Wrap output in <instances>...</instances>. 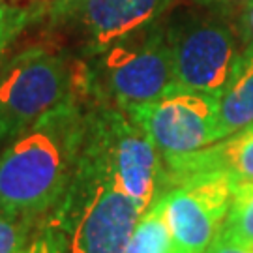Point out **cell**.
<instances>
[{
	"instance_id": "1",
	"label": "cell",
	"mask_w": 253,
	"mask_h": 253,
	"mask_svg": "<svg viewBox=\"0 0 253 253\" xmlns=\"http://www.w3.org/2000/svg\"><path fill=\"white\" fill-rule=\"evenodd\" d=\"M88 115L83 86L0 154V212L36 225L60 205L81 158Z\"/></svg>"
},
{
	"instance_id": "2",
	"label": "cell",
	"mask_w": 253,
	"mask_h": 253,
	"mask_svg": "<svg viewBox=\"0 0 253 253\" xmlns=\"http://www.w3.org/2000/svg\"><path fill=\"white\" fill-rule=\"evenodd\" d=\"M141 214L135 201L83 148L72 182L47 223L66 235L70 253H124Z\"/></svg>"
},
{
	"instance_id": "3",
	"label": "cell",
	"mask_w": 253,
	"mask_h": 253,
	"mask_svg": "<svg viewBox=\"0 0 253 253\" xmlns=\"http://www.w3.org/2000/svg\"><path fill=\"white\" fill-rule=\"evenodd\" d=\"M83 79L92 100L124 111L174 90L165 19L90 56Z\"/></svg>"
},
{
	"instance_id": "4",
	"label": "cell",
	"mask_w": 253,
	"mask_h": 253,
	"mask_svg": "<svg viewBox=\"0 0 253 253\" xmlns=\"http://www.w3.org/2000/svg\"><path fill=\"white\" fill-rule=\"evenodd\" d=\"M83 148L111 174L118 190L145 212L163 190L165 165L145 129L120 107L88 96Z\"/></svg>"
},
{
	"instance_id": "5",
	"label": "cell",
	"mask_w": 253,
	"mask_h": 253,
	"mask_svg": "<svg viewBox=\"0 0 253 253\" xmlns=\"http://www.w3.org/2000/svg\"><path fill=\"white\" fill-rule=\"evenodd\" d=\"M84 86L83 66L45 45H32L0 68V145L23 133L36 120Z\"/></svg>"
},
{
	"instance_id": "6",
	"label": "cell",
	"mask_w": 253,
	"mask_h": 253,
	"mask_svg": "<svg viewBox=\"0 0 253 253\" xmlns=\"http://www.w3.org/2000/svg\"><path fill=\"white\" fill-rule=\"evenodd\" d=\"M174 88L217 96L233 77L242 43L223 11H186L165 21Z\"/></svg>"
},
{
	"instance_id": "7",
	"label": "cell",
	"mask_w": 253,
	"mask_h": 253,
	"mask_svg": "<svg viewBox=\"0 0 253 253\" xmlns=\"http://www.w3.org/2000/svg\"><path fill=\"white\" fill-rule=\"evenodd\" d=\"M236 180L201 172L169 184L160 195L171 235L182 253H205L225 223Z\"/></svg>"
},
{
	"instance_id": "8",
	"label": "cell",
	"mask_w": 253,
	"mask_h": 253,
	"mask_svg": "<svg viewBox=\"0 0 253 253\" xmlns=\"http://www.w3.org/2000/svg\"><path fill=\"white\" fill-rule=\"evenodd\" d=\"M127 113L145 129L162 158L195 152L221 139L219 100L212 94L174 88Z\"/></svg>"
},
{
	"instance_id": "9",
	"label": "cell",
	"mask_w": 253,
	"mask_h": 253,
	"mask_svg": "<svg viewBox=\"0 0 253 253\" xmlns=\"http://www.w3.org/2000/svg\"><path fill=\"white\" fill-rule=\"evenodd\" d=\"M176 0H75L53 25L72 27L90 58L143 28L160 23Z\"/></svg>"
},
{
	"instance_id": "10",
	"label": "cell",
	"mask_w": 253,
	"mask_h": 253,
	"mask_svg": "<svg viewBox=\"0 0 253 253\" xmlns=\"http://www.w3.org/2000/svg\"><path fill=\"white\" fill-rule=\"evenodd\" d=\"M163 190L172 182L201 172H225L236 182H253V124L201 150L167 156L163 158Z\"/></svg>"
},
{
	"instance_id": "11",
	"label": "cell",
	"mask_w": 253,
	"mask_h": 253,
	"mask_svg": "<svg viewBox=\"0 0 253 253\" xmlns=\"http://www.w3.org/2000/svg\"><path fill=\"white\" fill-rule=\"evenodd\" d=\"M217 100L221 139L253 124V49L242 51L233 77Z\"/></svg>"
},
{
	"instance_id": "12",
	"label": "cell",
	"mask_w": 253,
	"mask_h": 253,
	"mask_svg": "<svg viewBox=\"0 0 253 253\" xmlns=\"http://www.w3.org/2000/svg\"><path fill=\"white\" fill-rule=\"evenodd\" d=\"M124 253H182L167 225L160 195L141 214Z\"/></svg>"
},
{
	"instance_id": "13",
	"label": "cell",
	"mask_w": 253,
	"mask_h": 253,
	"mask_svg": "<svg viewBox=\"0 0 253 253\" xmlns=\"http://www.w3.org/2000/svg\"><path fill=\"white\" fill-rule=\"evenodd\" d=\"M221 231L246 242H253V182H236L231 207Z\"/></svg>"
},
{
	"instance_id": "14",
	"label": "cell",
	"mask_w": 253,
	"mask_h": 253,
	"mask_svg": "<svg viewBox=\"0 0 253 253\" xmlns=\"http://www.w3.org/2000/svg\"><path fill=\"white\" fill-rule=\"evenodd\" d=\"M34 227L40 225L0 212V253H28Z\"/></svg>"
},
{
	"instance_id": "15",
	"label": "cell",
	"mask_w": 253,
	"mask_h": 253,
	"mask_svg": "<svg viewBox=\"0 0 253 253\" xmlns=\"http://www.w3.org/2000/svg\"><path fill=\"white\" fill-rule=\"evenodd\" d=\"M30 25L27 9L15 2H0V60L11 42Z\"/></svg>"
},
{
	"instance_id": "16",
	"label": "cell",
	"mask_w": 253,
	"mask_h": 253,
	"mask_svg": "<svg viewBox=\"0 0 253 253\" xmlns=\"http://www.w3.org/2000/svg\"><path fill=\"white\" fill-rule=\"evenodd\" d=\"M28 253H70L66 235L51 223H40L34 231Z\"/></svg>"
},
{
	"instance_id": "17",
	"label": "cell",
	"mask_w": 253,
	"mask_h": 253,
	"mask_svg": "<svg viewBox=\"0 0 253 253\" xmlns=\"http://www.w3.org/2000/svg\"><path fill=\"white\" fill-rule=\"evenodd\" d=\"M223 13L233 23L242 49H253V0H246L238 6L223 9Z\"/></svg>"
},
{
	"instance_id": "18",
	"label": "cell",
	"mask_w": 253,
	"mask_h": 253,
	"mask_svg": "<svg viewBox=\"0 0 253 253\" xmlns=\"http://www.w3.org/2000/svg\"><path fill=\"white\" fill-rule=\"evenodd\" d=\"M75 0H19L17 4L27 9L30 23H38L43 19L54 21Z\"/></svg>"
},
{
	"instance_id": "19",
	"label": "cell",
	"mask_w": 253,
	"mask_h": 253,
	"mask_svg": "<svg viewBox=\"0 0 253 253\" xmlns=\"http://www.w3.org/2000/svg\"><path fill=\"white\" fill-rule=\"evenodd\" d=\"M205 253H253V242H246L219 231V235L214 238V242L208 246Z\"/></svg>"
},
{
	"instance_id": "20",
	"label": "cell",
	"mask_w": 253,
	"mask_h": 253,
	"mask_svg": "<svg viewBox=\"0 0 253 253\" xmlns=\"http://www.w3.org/2000/svg\"><path fill=\"white\" fill-rule=\"evenodd\" d=\"M197 6L207 9H217V11H223V9H229L233 6H238L246 0H193Z\"/></svg>"
},
{
	"instance_id": "21",
	"label": "cell",
	"mask_w": 253,
	"mask_h": 253,
	"mask_svg": "<svg viewBox=\"0 0 253 253\" xmlns=\"http://www.w3.org/2000/svg\"><path fill=\"white\" fill-rule=\"evenodd\" d=\"M0 2H15V4H17L19 0H0Z\"/></svg>"
}]
</instances>
